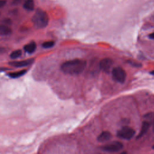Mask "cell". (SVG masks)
<instances>
[{
    "label": "cell",
    "mask_w": 154,
    "mask_h": 154,
    "mask_svg": "<svg viewBox=\"0 0 154 154\" xmlns=\"http://www.w3.org/2000/svg\"><path fill=\"white\" fill-rule=\"evenodd\" d=\"M143 119H144V121L147 122L150 125H153L154 123V113L151 112V113L146 114L143 116Z\"/></svg>",
    "instance_id": "4fadbf2b"
},
{
    "label": "cell",
    "mask_w": 154,
    "mask_h": 154,
    "mask_svg": "<svg viewBox=\"0 0 154 154\" xmlns=\"http://www.w3.org/2000/svg\"><path fill=\"white\" fill-rule=\"evenodd\" d=\"M112 64H113L112 60L108 58H105L101 60L100 63V67L103 72L107 73L109 72Z\"/></svg>",
    "instance_id": "8992f818"
},
{
    "label": "cell",
    "mask_w": 154,
    "mask_h": 154,
    "mask_svg": "<svg viewBox=\"0 0 154 154\" xmlns=\"http://www.w3.org/2000/svg\"><path fill=\"white\" fill-rule=\"evenodd\" d=\"M123 144L119 142H114L102 146V149L109 152H115L120 150L123 148Z\"/></svg>",
    "instance_id": "5b68a950"
},
{
    "label": "cell",
    "mask_w": 154,
    "mask_h": 154,
    "mask_svg": "<svg viewBox=\"0 0 154 154\" xmlns=\"http://www.w3.org/2000/svg\"><path fill=\"white\" fill-rule=\"evenodd\" d=\"M32 21L37 29H44L48 24L49 16L45 11L39 10L33 16Z\"/></svg>",
    "instance_id": "7a4b0ae2"
},
{
    "label": "cell",
    "mask_w": 154,
    "mask_h": 154,
    "mask_svg": "<svg viewBox=\"0 0 154 154\" xmlns=\"http://www.w3.org/2000/svg\"><path fill=\"white\" fill-rule=\"evenodd\" d=\"M150 126V125L149 123H148L146 121H143L142 125V128H141L140 131V133L138 135V138H141L143 135H145L147 133V132L148 131Z\"/></svg>",
    "instance_id": "9c48e42d"
},
{
    "label": "cell",
    "mask_w": 154,
    "mask_h": 154,
    "mask_svg": "<svg viewBox=\"0 0 154 154\" xmlns=\"http://www.w3.org/2000/svg\"><path fill=\"white\" fill-rule=\"evenodd\" d=\"M153 149H154V146H153Z\"/></svg>",
    "instance_id": "7402d4cb"
},
{
    "label": "cell",
    "mask_w": 154,
    "mask_h": 154,
    "mask_svg": "<svg viewBox=\"0 0 154 154\" xmlns=\"http://www.w3.org/2000/svg\"><path fill=\"white\" fill-rule=\"evenodd\" d=\"M86 66L87 62L85 60L74 59L63 63L61 66V69L65 74L78 75L85 71Z\"/></svg>",
    "instance_id": "6da1fadb"
},
{
    "label": "cell",
    "mask_w": 154,
    "mask_h": 154,
    "mask_svg": "<svg viewBox=\"0 0 154 154\" xmlns=\"http://www.w3.org/2000/svg\"><path fill=\"white\" fill-rule=\"evenodd\" d=\"M24 7L27 10H33L34 8V3L33 0H27L24 4Z\"/></svg>",
    "instance_id": "5bb4252c"
},
{
    "label": "cell",
    "mask_w": 154,
    "mask_h": 154,
    "mask_svg": "<svg viewBox=\"0 0 154 154\" xmlns=\"http://www.w3.org/2000/svg\"><path fill=\"white\" fill-rule=\"evenodd\" d=\"M34 60L33 59H27V60H21V61H13L10 62L9 65L15 67H22L32 64L34 62Z\"/></svg>",
    "instance_id": "52a82bcc"
},
{
    "label": "cell",
    "mask_w": 154,
    "mask_h": 154,
    "mask_svg": "<svg viewBox=\"0 0 154 154\" xmlns=\"http://www.w3.org/2000/svg\"><path fill=\"white\" fill-rule=\"evenodd\" d=\"M149 37L151 39H154V33H152L149 35Z\"/></svg>",
    "instance_id": "ac0fdd59"
},
{
    "label": "cell",
    "mask_w": 154,
    "mask_h": 154,
    "mask_svg": "<svg viewBox=\"0 0 154 154\" xmlns=\"http://www.w3.org/2000/svg\"><path fill=\"white\" fill-rule=\"evenodd\" d=\"M27 71L26 69L24 70H21V71H18V72H11L8 74V76L11 78H13V79H15V78H18L19 77H22L23 75H24L26 73H27Z\"/></svg>",
    "instance_id": "30bf717a"
},
{
    "label": "cell",
    "mask_w": 154,
    "mask_h": 154,
    "mask_svg": "<svg viewBox=\"0 0 154 154\" xmlns=\"http://www.w3.org/2000/svg\"><path fill=\"white\" fill-rule=\"evenodd\" d=\"M151 74H152V75H154V70H153V71H152V72H151Z\"/></svg>",
    "instance_id": "ffe728a7"
},
{
    "label": "cell",
    "mask_w": 154,
    "mask_h": 154,
    "mask_svg": "<svg viewBox=\"0 0 154 154\" xmlns=\"http://www.w3.org/2000/svg\"><path fill=\"white\" fill-rule=\"evenodd\" d=\"M6 3V1L5 0H0V7H2L4 6H5Z\"/></svg>",
    "instance_id": "e0dca14e"
},
{
    "label": "cell",
    "mask_w": 154,
    "mask_h": 154,
    "mask_svg": "<svg viewBox=\"0 0 154 154\" xmlns=\"http://www.w3.org/2000/svg\"><path fill=\"white\" fill-rule=\"evenodd\" d=\"M111 134L108 131H103L102 133L100 134V135L97 137V141L104 143L106 142L111 139Z\"/></svg>",
    "instance_id": "ba28073f"
},
{
    "label": "cell",
    "mask_w": 154,
    "mask_h": 154,
    "mask_svg": "<svg viewBox=\"0 0 154 154\" xmlns=\"http://www.w3.org/2000/svg\"><path fill=\"white\" fill-rule=\"evenodd\" d=\"M135 131L131 127H123L117 132L118 137L124 140H130L135 135Z\"/></svg>",
    "instance_id": "277c9868"
},
{
    "label": "cell",
    "mask_w": 154,
    "mask_h": 154,
    "mask_svg": "<svg viewBox=\"0 0 154 154\" xmlns=\"http://www.w3.org/2000/svg\"><path fill=\"white\" fill-rule=\"evenodd\" d=\"M55 45V42L54 41H47L44 42L42 45V47L44 48L48 49V48H51L52 47H53Z\"/></svg>",
    "instance_id": "2e32d148"
},
{
    "label": "cell",
    "mask_w": 154,
    "mask_h": 154,
    "mask_svg": "<svg viewBox=\"0 0 154 154\" xmlns=\"http://www.w3.org/2000/svg\"><path fill=\"white\" fill-rule=\"evenodd\" d=\"M119 154H127V152H122L120 153Z\"/></svg>",
    "instance_id": "d6986e66"
},
{
    "label": "cell",
    "mask_w": 154,
    "mask_h": 154,
    "mask_svg": "<svg viewBox=\"0 0 154 154\" xmlns=\"http://www.w3.org/2000/svg\"><path fill=\"white\" fill-rule=\"evenodd\" d=\"M153 132H154V123L153 124Z\"/></svg>",
    "instance_id": "44dd1931"
},
{
    "label": "cell",
    "mask_w": 154,
    "mask_h": 154,
    "mask_svg": "<svg viewBox=\"0 0 154 154\" xmlns=\"http://www.w3.org/2000/svg\"><path fill=\"white\" fill-rule=\"evenodd\" d=\"M36 47H37L36 44L34 42H32V43H30L29 44L26 45L24 47V49L27 52L32 54L36 51Z\"/></svg>",
    "instance_id": "8fae6325"
},
{
    "label": "cell",
    "mask_w": 154,
    "mask_h": 154,
    "mask_svg": "<svg viewBox=\"0 0 154 154\" xmlns=\"http://www.w3.org/2000/svg\"><path fill=\"white\" fill-rule=\"evenodd\" d=\"M11 33L10 28L6 25H0V34L2 35H9Z\"/></svg>",
    "instance_id": "7c38bea8"
},
{
    "label": "cell",
    "mask_w": 154,
    "mask_h": 154,
    "mask_svg": "<svg viewBox=\"0 0 154 154\" xmlns=\"http://www.w3.org/2000/svg\"><path fill=\"white\" fill-rule=\"evenodd\" d=\"M22 55V51L20 49L16 50L15 51H13L10 54V58L11 59H16L21 57Z\"/></svg>",
    "instance_id": "9a60e30c"
},
{
    "label": "cell",
    "mask_w": 154,
    "mask_h": 154,
    "mask_svg": "<svg viewBox=\"0 0 154 154\" xmlns=\"http://www.w3.org/2000/svg\"><path fill=\"white\" fill-rule=\"evenodd\" d=\"M113 79L119 83H123L127 78V73L121 67H116L112 71Z\"/></svg>",
    "instance_id": "3957f363"
}]
</instances>
